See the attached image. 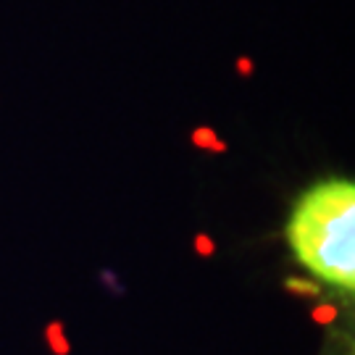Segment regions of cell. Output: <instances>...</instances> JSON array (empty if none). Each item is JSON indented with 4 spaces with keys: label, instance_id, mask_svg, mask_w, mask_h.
Wrapping results in <instances>:
<instances>
[{
    "label": "cell",
    "instance_id": "cell-1",
    "mask_svg": "<svg viewBox=\"0 0 355 355\" xmlns=\"http://www.w3.org/2000/svg\"><path fill=\"white\" fill-rule=\"evenodd\" d=\"M284 234L297 263L316 279L345 292L355 290L353 179H324L305 190L292 208Z\"/></svg>",
    "mask_w": 355,
    "mask_h": 355
},
{
    "label": "cell",
    "instance_id": "cell-2",
    "mask_svg": "<svg viewBox=\"0 0 355 355\" xmlns=\"http://www.w3.org/2000/svg\"><path fill=\"white\" fill-rule=\"evenodd\" d=\"M45 340H48V347H51L55 355L71 353V343L66 340V329L61 321H51V324L45 327Z\"/></svg>",
    "mask_w": 355,
    "mask_h": 355
},
{
    "label": "cell",
    "instance_id": "cell-3",
    "mask_svg": "<svg viewBox=\"0 0 355 355\" xmlns=\"http://www.w3.org/2000/svg\"><path fill=\"white\" fill-rule=\"evenodd\" d=\"M192 142H195V148H203V150H211V153H224L227 150V145L224 140H218V135H216L211 127H198L192 132Z\"/></svg>",
    "mask_w": 355,
    "mask_h": 355
},
{
    "label": "cell",
    "instance_id": "cell-4",
    "mask_svg": "<svg viewBox=\"0 0 355 355\" xmlns=\"http://www.w3.org/2000/svg\"><path fill=\"white\" fill-rule=\"evenodd\" d=\"M284 290L297 297H318L321 284L313 279H303V277H290V279H284Z\"/></svg>",
    "mask_w": 355,
    "mask_h": 355
},
{
    "label": "cell",
    "instance_id": "cell-5",
    "mask_svg": "<svg viewBox=\"0 0 355 355\" xmlns=\"http://www.w3.org/2000/svg\"><path fill=\"white\" fill-rule=\"evenodd\" d=\"M311 316H313V321H316V324H321V327H329V324H334V318H337V308H334V305H329V303L316 305Z\"/></svg>",
    "mask_w": 355,
    "mask_h": 355
},
{
    "label": "cell",
    "instance_id": "cell-6",
    "mask_svg": "<svg viewBox=\"0 0 355 355\" xmlns=\"http://www.w3.org/2000/svg\"><path fill=\"white\" fill-rule=\"evenodd\" d=\"M195 253L200 255V258H211L216 253V242L208 234H198L195 237Z\"/></svg>",
    "mask_w": 355,
    "mask_h": 355
},
{
    "label": "cell",
    "instance_id": "cell-7",
    "mask_svg": "<svg viewBox=\"0 0 355 355\" xmlns=\"http://www.w3.org/2000/svg\"><path fill=\"white\" fill-rule=\"evenodd\" d=\"M237 71L240 74H253V61L250 58H237Z\"/></svg>",
    "mask_w": 355,
    "mask_h": 355
}]
</instances>
